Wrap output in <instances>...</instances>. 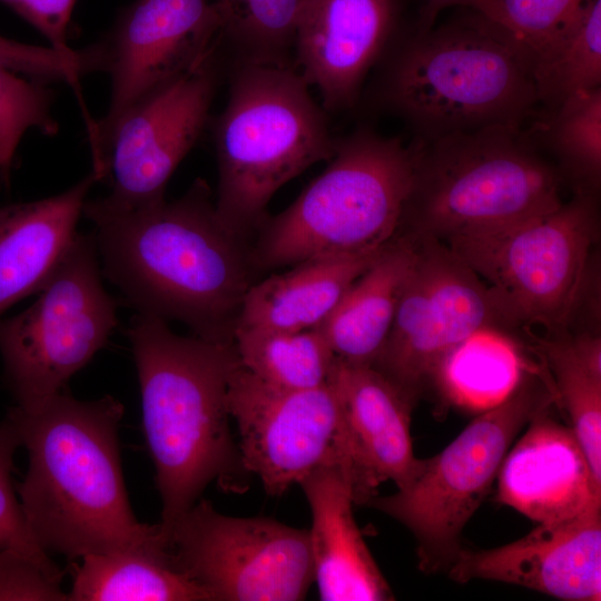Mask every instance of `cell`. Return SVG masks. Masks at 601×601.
<instances>
[{
	"label": "cell",
	"instance_id": "6da1fadb",
	"mask_svg": "<svg viewBox=\"0 0 601 601\" xmlns=\"http://www.w3.org/2000/svg\"><path fill=\"white\" fill-rule=\"evenodd\" d=\"M82 215L93 226L102 275L137 314L234 343L245 296L263 273L253 242L223 223L205 179L175 200L134 209L87 199Z\"/></svg>",
	"mask_w": 601,
	"mask_h": 601
},
{
	"label": "cell",
	"instance_id": "7a4b0ae2",
	"mask_svg": "<svg viewBox=\"0 0 601 601\" xmlns=\"http://www.w3.org/2000/svg\"><path fill=\"white\" fill-rule=\"evenodd\" d=\"M122 415L124 405L110 395L80 401L63 391L36 408L8 411L29 459L17 494L48 554L166 549L161 524L139 522L129 502L119 452Z\"/></svg>",
	"mask_w": 601,
	"mask_h": 601
},
{
	"label": "cell",
	"instance_id": "3957f363",
	"mask_svg": "<svg viewBox=\"0 0 601 601\" xmlns=\"http://www.w3.org/2000/svg\"><path fill=\"white\" fill-rule=\"evenodd\" d=\"M137 370L142 426L161 499V524L190 509L214 481L245 491L250 473L230 427L229 378L240 364L235 343L174 333L136 314L127 328Z\"/></svg>",
	"mask_w": 601,
	"mask_h": 601
},
{
	"label": "cell",
	"instance_id": "277c9868",
	"mask_svg": "<svg viewBox=\"0 0 601 601\" xmlns=\"http://www.w3.org/2000/svg\"><path fill=\"white\" fill-rule=\"evenodd\" d=\"M378 63L375 101L417 140L521 127L539 104L530 50L472 9L424 31H400Z\"/></svg>",
	"mask_w": 601,
	"mask_h": 601
},
{
	"label": "cell",
	"instance_id": "5b68a950",
	"mask_svg": "<svg viewBox=\"0 0 601 601\" xmlns=\"http://www.w3.org/2000/svg\"><path fill=\"white\" fill-rule=\"evenodd\" d=\"M413 142V178L397 237L444 243L545 214L565 200L569 179L521 127Z\"/></svg>",
	"mask_w": 601,
	"mask_h": 601
},
{
	"label": "cell",
	"instance_id": "8992f818",
	"mask_svg": "<svg viewBox=\"0 0 601 601\" xmlns=\"http://www.w3.org/2000/svg\"><path fill=\"white\" fill-rule=\"evenodd\" d=\"M326 110L292 65L234 61L228 99L214 122L217 213L253 242L275 193L316 162L337 139Z\"/></svg>",
	"mask_w": 601,
	"mask_h": 601
},
{
	"label": "cell",
	"instance_id": "52a82bcc",
	"mask_svg": "<svg viewBox=\"0 0 601 601\" xmlns=\"http://www.w3.org/2000/svg\"><path fill=\"white\" fill-rule=\"evenodd\" d=\"M413 140L362 127L337 139L328 166L253 239L262 273L317 257L384 248L395 237L411 189Z\"/></svg>",
	"mask_w": 601,
	"mask_h": 601
},
{
	"label": "cell",
	"instance_id": "ba28073f",
	"mask_svg": "<svg viewBox=\"0 0 601 601\" xmlns=\"http://www.w3.org/2000/svg\"><path fill=\"white\" fill-rule=\"evenodd\" d=\"M558 404L550 375L530 368L499 404L483 411L440 453L422 459L415 477L366 505L406 526L417 543L425 573L449 570L462 531L489 493L520 431L540 412Z\"/></svg>",
	"mask_w": 601,
	"mask_h": 601
},
{
	"label": "cell",
	"instance_id": "9c48e42d",
	"mask_svg": "<svg viewBox=\"0 0 601 601\" xmlns=\"http://www.w3.org/2000/svg\"><path fill=\"white\" fill-rule=\"evenodd\" d=\"M598 231L597 193L577 189L558 208L444 244L495 294L518 327L563 333L579 304Z\"/></svg>",
	"mask_w": 601,
	"mask_h": 601
},
{
	"label": "cell",
	"instance_id": "30bf717a",
	"mask_svg": "<svg viewBox=\"0 0 601 601\" xmlns=\"http://www.w3.org/2000/svg\"><path fill=\"white\" fill-rule=\"evenodd\" d=\"M116 325L117 304L102 284L93 235L77 233L38 298L0 319L3 377L16 405L36 408L62 392Z\"/></svg>",
	"mask_w": 601,
	"mask_h": 601
},
{
	"label": "cell",
	"instance_id": "8fae6325",
	"mask_svg": "<svg viewBox=\"0 0 601 601\" xmlns=\"http://www.w3.org/2000/svg\"><path fill=\"white\" fill-rule=\"evenodd\" d=\"M227 406L244 465L269 495H282L316 470L337 467L351 482L355 504L372 499L332 382L307 390L283 388L240 363L229 378Z\"/></svg>",
	"mask_w": 601,
	"mask_h": 601
},
{
	"label": "cell",
	"instance_id": "7c38bea8",
	"mask_svg": "<svg viewBox=\"0 0 601 601\" xmlns=\"http://www.w3.org/2000/svg\"><path fill=\"white\" fill-rule=\"evenodd\" d=\"M415 244L390 334L373 367L414 404L431 386L446 356L483 329L515 335L492 289L444 243Z\"/></svg>",
	"mask_w": 601,
	"mask_h": 601
},
{
	"label": "cell",
	"instance_id": "4fadbf2b",
	"mask_svg": "<svg viewBox=\"0 0 601 601\" xmlns=\"http://www.w3.org/2000/svg\"><path fill=\"white\" fill-rule=\"evenodd\" d=\"M218 43L184 75L145 96L88 137L92 169L110 191L99 198L115 209L165 198L171 175L199 139L219 80Z\"/></svg>",
	"mask_w": 601,
	"mask_h": 601
},
{
	"label": "cell",
	"instance_id": "5bb4252c",
	"mask_svg": "<svg viewBox=\"0 0 601 601\" xmlns=\"http://www.w3.org/2000/svg\"><path fill=\"white\" fill-rule=\"evenodd\" d=\"M161 526L175 565L211 601H297L314 582L308 530L225 515L200 499Z\"/></svg>",
	"mask_w": 601,
	"mask_h": 601
},
{
	"label": "cell",
	"instance_id": "9a60e30c",
	"mask_svg": "<svg viewBox=\"0 0 601 601\" xmlns=\"http://www.w3.org/2000/svg\"><path fill=\"white\" fill-rule=\"evenodd\" d=\"M220 40L221 19L210 0H134L86 47L90 71L110 78L109 106L98 122L187 72Z\"/></svg>",
	"mask_w": 601,
	"mask_h": 601
},
{
	"label": "cell",
	"instance_id": "2e32d148",
	"mask_svg": "<svg viewBox=\"0 0 601 601\" xmlns=\"http://www.w3.org/2000/svg\"><path fill=\"white\" fill-rule=\"evenodd\" d=\"M452 580H491L568 601L601 599V503L539 523L521 539L489 550L462 549Z\"/></svg>",
	"mask_w": 601,
	"mask_h": 601
},
{
	"label": "cell",
	"instance_id": "e0dca14e",
	"mask_svg": "<svg viewBox=\"0 0 601 601\" xmlns=\"http://www.w3.org/2000/svg\"><path fill=\"white\" fill-rule=\"evenodd\" d=\"M401 17V0L308 1L294 58L326 111L354 106L366 76L400 33Z\"/></svg>",
	"mask_w": 601,
	"mask_h": 601
},
{
	"label": "cell",
	"instance_id": "ac0fdd59",
	"mask_svg": "<svg viewBox=\"0 0 601 601\" xmlns=\"http://www.w3.org/2000/svg\"><path fill=\"white\" fill-rule=\"evenodd\" d=\"M553 405L535 415L497 473V500L539 523L579 514L601 503L585 455Z\"/></svg>",
	"mask_w": 601,
	"mask_h": 601
},
{
	"label": "cell",
	"instance_id": "d6986e66",
	"mask_svg": "<svg viewBox=\"0 0 601 601\" xmlns=\"http://www.w3.org/2000/svg\"><path fill=\"white\" fill-rule=\"evenodd\" d=\"M366 487L373 496L385 481L397 489L418 473L422 459L413 452L411 414L414 403L373 366L336 358L331 377Z\"/></svg>",
	"mask_w": 601,
	"mask_h": 601
},
{
	"label": "cell",
	"instance_id": "ffe728a7",
	"mask_svg": "<svg viewBox=\"0 0 601 601\" xmlns=\"http://www.w3.org/2000/svg\"><path fill=\"white\" fill-rule=\"evenodd\" d=\"M299 485L312 513L308 535L319 599L394 600L354 519L355 497L344 472L337 467L319 469Z\"/></svg>",
	"mask_w": 601,
	"mask_h": 601
},
{
	"label": "cell",
	"instance_id": "44dd1931",
	"mask_svg": "<svg viewBox=\"0 0 601 601\" xmlns=\"http://www.w3.org/2000/svg\"><path fill=\"white\" fill-rule=\"evenodd\" d=\"M92 171L47 198L0 206V319L9 307L38 293L77 235Z\"/></svg>",
	"mask_w": 601,
	"mask_h": 601
},
{
	"label": "cell",
	"instance_id": "7402d4cb",
	"mask_svg": "<svg viewBox=\"0 0 601 601\" xmlns=\"http://www.w3.org/2000/svg\"><path fill=\"white\" fill-rule=\"evenodd\" d=\"M385 247L364 254L311 258L258 280L245 296L236 329L319 328Z\"/></svg>",
	"mask_w": 601,
	"mask_h": 601
},
{
	"label": "cell",
	"instance_id": "603a6c76",
	"mask_svg": "<svg viewBox=\"0 0 601 601\" xmlns=\"http://www.w3.org/2000/svg\"><path fill=\"white\" fill-rule=\"evenodd\" d=\"M415 253L412 240L394 237L319 327L339 362L373 365L390 334Z\"/></svg>",
	"mask_w": 601,
	"mask_h": 601
},
{
	"label": "cell",
	"instance_id": "cb8c5ba5",
	"mask_svg": "<svg viewBox=\"0 0 601 601\" xmlns=\"http://www.w3.org/2000/svg\"><path fill=\"white\" fill-rule=\"evenodd\" d=\"M69 601H211L180 571L166 550L119 551L82 556Z\"/></svg>",
	"mask_w": 601,
	"mask_h": 601
},
{
	"label": "cell",
	"instance_id": "d4e9b609",
	"mask_svg": "<svg viewBox=\"0 0 601 601\" xmlns=\"http://www.w3.org/2000/svg\"><path fill=\"white\" fill-rule=\"evenodd\" d=\"M530 368L515 335L483 329L446 356L435 387L455 404L485 411L502 402Z\"/></svg>",
	"mask_w": 601,
	"mask_h": 601
},
{
	"label": "cell",
	"instance_id": "484cf974",
	"mask_svg": "<svg viewBox=\"0 0 601 601\" xmlns=\"http://www.w3.org/2000/svg\"><path fill=\"white\" fill-rule=\"evenodd\" d=\"M242 365L263 381L288 390L331 382L336 356L321 328L298 332L236 329Z\"/></svg>",
	"mask_w": 601,
	"mask_h": 601
},
{
	"label": "cell",
	"instance_id": "4316f807",
	"mask_svg": "<svg viewBox=\"0 0 601 601\" xmlns=\"http://www.w3.org/2000/svg\"><path fill=\"white\" fill-rule=\"evenodd\" d=\"M221 19V46L234 61L292 65L309 0H211ZM295 67V66H294Z\"/></svg>",
	"mask_w": 601,
	"mask_h": 601
},
{
	"label": "cell",
	"instance_id": "83f0119b",
	"mask_svg": "<svg viewBox=\"0 0 601 601\" xmlns=\"http://www.w3.org/2000/svg\"><path fill=\"white\" fill-rule=\"evenodd\" d=\"M539 102L549 109L601 87V0H590L577 23L533 59Z\"/></svg>",
	"mask_w": 601,
	"mask_h": 601
},
{
	"label": "cell",
	"instance_id": "f1b7e54d",
	"mask_svg": "<svg viewBox=\"0 0 601 601\" xmlns=\"http://www.w3.org/2000/svg\"><path fill=\"white\" fill-rule=\"evenodd\" d=\"M538 125L555 164L577 189L595 191L601 176V87L577 92Z\"/></svg>",
	"mask_w": 601,
	"mask_h": 601
},
{
	"label": "cell",
	"instance_id": "f546056e",
	"mask_svg": "<svg viewBox=\"0 0 601 601\" xmlns=\"http://www.w3.org/2000/svg\"><path fill=\"white\" fill-rule=\"evenodd\" d=\"M540 345L558 404L566 412L593 483L601 491V374L583 363L568 334H556Z\"/></svg>",
	"mask_w": 601,
	"mask_h": 601
},
{
	"label": "cell",
	"instance_id": "4dcf8cb0",
	"mask_svg": "<svg viewBox=\"0 0 601 601\" xmlns=\"http://www.w3.org/2000/svg\"><path fill=\"white\" fill-rule=\"evenodd\" d=\"M55 95L48 83L0 66V180L10 183L18 146L30 129L53 136L59 125L52 115Z\"/></svg>",
	"mask_w": 601,
	"mask_h": 601
},
{
	"label": "cell",
	"instance_id": "1f68e13d",
	"mask_svg": "<svg viewBox=\"0 0 601 601\" xmlns=\"http://www.w3.org/2000/svg\"><path fill=\"white\" fill-rule=\"evenodd\" d=\"M505 26L534 57L579 20L590 0H500Z\"/></svg>",
	"mask_w": 601,
	"mask_h": 601
},
{
	"label": "cell",
	"instance_id": "d6a6232c",
	"mask_svg": "<svg viewBox=\"0 0 601 601\" xmlns=\"http://www.w3.org/2000/svg\"><path fill=\"white\" fill-rule=\"evenodd\" d=\"M21 446L20 437L11 420L0 422V549L23 553L53 573L62 571L32 536L12 483L13 457Z\"/></svg>",
	"mask_w": 601,
	"mask_h": 601
},
{
	"label": "cell",
	"instance_id": "836d02e7",
	"mask_svg": "<svg viewBox=\"0 0 601 601\" xmlns=\"http://www.w3.org/2000/svg\"><path fill=\"white\" fill-rule=\"evenodd\" d=\"M0 66L48 85L66 82L76 92L85 118L90 116L80 89V78L89 73L83 49H80L78 57L71 58L52 47L23 43L0 36Z\"/></svg>",
	"mask_w": 601,
	"mask_h": 601
},
{
	"label": "cell",
	"instance_id": "e575fe53",
	"mask_svg": "<svg viewBox=\"0 0 601 601\" xmlns=\"http://www.w3.org/2000/svg\"><path fill=\"white\" fill-rule=\"evenodd\" d=\"M62 574L12 549H0V601H66Z\"/></svg>",
	"mask_w": 601,
	"mask_h": 601
},
{
	"label": "cell",
	"instance_id": "d590c367",
	"mask_svg": "<svg viewBox=\"0 0 601 601\" xmlns=\"http://www.w3.org/2000/svg\"><path fill=\"white\" fill-rule=\"evenodd\" d=\"M33 26L60 53L76 58L80 49L69 46L68 32L77 0H1Z\"/></svg>",
	"mask_w": 601,
	"mask_h": 601
},
{
	"label": "cell",
	"instance_id": "8d00e7d4",
	"mask_svg": "<svg viewBox=\"0 0 601 601\" xmlns=\"http://www.w3.org/2000/svg\"><path fill=\"white\" fill-rule=\"evenodd\" d=\"M451 7L475 10L506 27L500 0H425L413 28L420 31L430 29L436 23L440 13Z\"/></svg>",
	"mask_w": 601,
	"mask_h": 601
}]
</instances>
